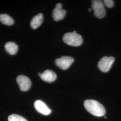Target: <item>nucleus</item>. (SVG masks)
<instances>
[{
    "label": "nucleus",
    "instance_id": "4468645a",
    "mask_svg": "<svg viewBox=\"0 0 121 121\" xmlns=\"http://www.w3.org/2000/svg\"><path fill=\"white\" fill-rule=\"evenodd\" d=\"M104 5L108 8H112L114 4L113 1L112 0H104Z\"/></svg>",
    "mask_w": 121,
    "mask_h": 121
},
{
    "label": "nucleus",
    "instance_id": "f8f14e48",
    "mask_svg": "<svg viewBox=\"0 0 121 121\" xmlns=\"http://www.w3.org/2000/svg\"><path fill=\"white\" fill-rule=\"evenodd\" d=\"M0 22L8 26H11L14 23L13 18L7 14H0Z\"/></svg>",
    "mask_w": 121,
    "mask_h": 121
},
{
    "label": "nucleus",
    "instance_id": "f257e3e1",
    "mask_svg": "<svg viewBox=\"0 0 121 121\" xmlns=\"http://www.w3.org/2000/svg\"><path fill=\"white\" fill-rule=\"evenodd\" d=\"M84 106L88 112L95 116L102 117L105 113L103 105L95 100L86 99L84 102Z\"/></svg>",
    "mask_w": 121,
    "mask_h": 121
},
{
    "label": "nucleus",
    "instance_id": "423d86ee",
    "mask_svg": "<svg viewBox=\"0 0 121 121\" xmlns=\"http://www.w3.org/2000/svg\"><path fill=\"white\" fill-rule=\"evenodd\" d=\"M16 80L21 91H26L30 89L31 82L29 78L26 76L21 75L17 77Z\"/></svg>",
    "mask_w": 121,
    "mask_h": 121
},
{
    "label": "nucleus",
    "instance_id": "9b49d317",
    "mask_svg": "<svg viewBox=\"0 0 121 121\" xmlns=\"http://www.w3.org/2000/svg\"><path fill=\"white\" fill-rule=\"evenodd\" d=\"M4 48L7 52L10 55H14L17 53L18 46L13 42H9L5 44Z\"/></svg>",
    "mask_w": 121,
    "mask_h": 121
},
{
    "label": "nucleus",
    "instance_id": "20e7f679",
    "mask_svg": "<svg viewBox=\"0 0 121 121\" xmlns=\"http://www.w3.org/2000/svg\"><path fill=\"white\" fill-rule=\"evenodd\" d=\"M115 58L112 56L103 57L98 63V67L99 70L103 72H107L111 68Z\"/></svg>",
    "mask_w": 121,
    "mask_h": 121
},
{
    "label": "nucleus",
    "instance_id": "6e6552de",
    "mask_svg": "<svg viewBox=\"0 0 121 121\" xmlns=\"http://www.w3.org/2000/svg\"><path fill=\"white\" fill-rule=\"evenodd\" d=\"M34 106L38 112L43 115H48L51 112V110L48 108L46 104L41 100H36L34 103Z\"/></svg>",
    "mask_w": 121,
    "mask_h": 121
},
{
    "label": "nucleus",
    "instance_id": "ddd939ff",
    "mask_svg": "<svg viewBox=\"0 0 121 121\" xmlns=\"http://www.w3.org/2000/svg\"><path fill=\"white\" fill-rule=\"evenodd\" d=\"M8 121H27L24 117L19 115L13 114L9 116Z\"/></svg>",
    "mask_w": 121,
    "mask_h": 121
},
{
    "label": "nucleus",
    "instance_id": "9d476101",
    "mask_svg": "<svg viewBox=\"0 0 121 121\" xmlns=\"http://www.w3.org/2000/svg\"><path fill=\"white\" fill-rule=\"evenodd\" d=\"M43 22V15L42 13H39L32 18L30 22V26L33 29H35L41 25Z\"/></svg>",
    "mask_w": 121,
    "mask_h": 121
},
{
    "label": "nucleus",
    "instance_id": "f03ea898",
    "mask_svg": "<svg viewBox=\"0 0 121 121\" xmlns=\"http://www.w3.org/2000/svg\"><path fill=\"white\" fill-rule=\"evenodd\" d=\"M63 40L65 43L72 46H79L82 43V36L73 32L65 33L63 37Z\"/></svg>",
    "mask_w": 121,
    "mask_h": 121
},
{
    "label": "nucleus",
    "instance_id": "39448f33",
    "mask_svg": "<svg viewBox=\"0 0 121 121\" xmlns=\"http://www.w3.org/2000/svg\"><path fill=\"white\" fill-rule=\"evenodd\" d=\"M74 61L73 57L69 56H62L55 60V64L57 66L63 70L69 68L70 65Z\"/></svg>",
    "mask_w": 121,
    "mask_h": 121
},
{
    "label": "nucleus",
    "instance_id": "0eeeda50",
    "mask_svg": "<svg viewBox=\"0 0 121 121\" xmlns=\"http://www.w3.org/2000/svg\"><path fill=\"white\" fill-rule=\"evenodd\" d=\"M65 13V10L62 9L61 4L57 3L52 11V17L55 21H59L64 18Z\"/></svg>",
    "mask_w": 121,
    "mask_h": 121
},
{
    "label": "nucleus",
    "instance_id": "1a4fd4ad",
    "mask_svg": "<svg viewBox=\"0 0 121 121\" xmlns=\"http://www.w3.org/2000/svg\"><path fill=\"white\" fill-rule=\"evenodd\" d=\"M40 78L44 81L48 82H52L56 79V74L51 70L47 69L43 73H41Z\"/></svg>",
    "mask_w": 121,
    "mask_h": 121
},
{
    "label": "nucleus",
    "instance_id": "2eb2a0df",
    "mask_svg": "<svg viewBox=\"0 0 121 121\" xmlns=\"http://www.w3.org/2000/svg\"><path fill=\"white\" fill-rule=\"evenodd\" d=\"M88 11L89 12H91V9H90V8H89V9H88Z\"/></svg>",
    "mask_w": 121,
    "mask_h": 121
},
{
    "label": "nucleus",
    "instance_id": "7ed1b4c3",
    "mask_svg": "<svg viewBox=\"0 0 121 121\" xmlns=\"http://www.w3.org/2000/svg\"><path fill=\"white\" fill-rule=\"evenodd\" d=\"M91 7L94 11V14L95 17L99 18H102L105 15V10L104 4L101 0H92Z\"/></svg>",
    "mask_w": 121,
    "mask_h": 121
}]
</instances>
